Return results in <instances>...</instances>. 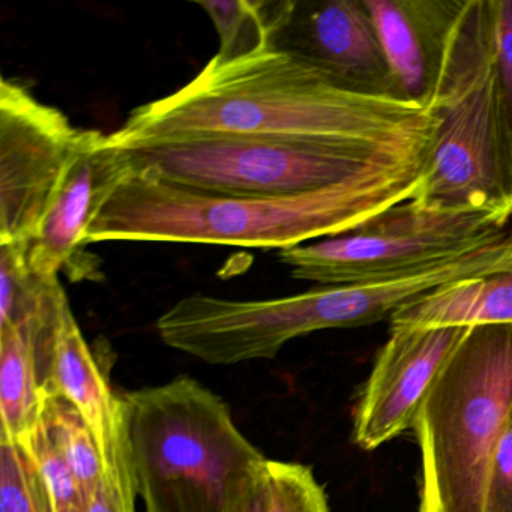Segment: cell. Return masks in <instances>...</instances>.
<instances>
[{
    "label": "cell",
    "mask_w": 512,
    "mask_h": 512,
    "mask_svg": "<svg viewBox=\"0 0 512 512\" xmlns=\"http://www.w3.org/2000/svg\"><path fill=\"white\" fill-rule=\"evenodd\" d=\"M437 124L434 110L346 91L271 49L235 61L214 56L187 85L133 110L109 139L124 148L173 137H263L412 155L430 148Z\"/></svg>",
    "instance_id": "6da1fadb"
},
{
    "label": "cell",
    "mask_w": 512,
    "mask_h": 512,
    "mask_svg": "<svg viewBox=\"0 0 512 512\" xmlns=\"http://www.w3.org/2000/svg\"><path fill=\"white\" fill-rule=\"evenodd\" d=\"M428 149L313 193L224 196L131 169L89 226L86 242H179L284 248L352 232L410 200Z\"/></svg>",
    "instance_id": "7a4b0ae2"
},
{
    "label": "cell",
    "mask_w": 512,
    "mask_h": 512,
    "mask_svg": "<svg viewBox=\"0 0 512 512\" xmlns=\"http://www.w3.org/2000/svg\"><path fill=\"white\" fill-rule=\"evenodd\" d=\"M137 496L146 512H232L266 457L214 392L179 376L121 395Z\"/></svg>",
    "instance_id": "3957f363"
},
{
    "label": "cell",
    "mask_w": 512,
    "mask_h": 512,
    "mask_svg": "<svg viewBox=\"0 0 512 512\" xmlns=\"http://www.w3.org/2000/svg\"><path fill=\"white\" fill-rule=\"evenodd\" d=\"M430 109L439 119L412 202L512 221V158L500 113L491 0H466Z\"/></svg>",
    "instance_id": "277c9868"
},
{
    "label": "cell",
    "mask_w": 512,
    "mask_h": 512,
    "mask_svg": "<svg viewBox=\"0 0 512 512\" xmlns=\"http://www.w3.org/2000/svg\"><path fill=\"white\" fill-rule=\"evenodd\" d=\"M512 418V325L469 328L415 422L419 512H484L488 473Z\"/></svg>",
    "instance_id": "5b68a950"
},
{
    "label": "cell",
    "mask_w": 512,
    "mask_h": 512,
    "mask_svg": "<svg viewBox=\"0 0 512 512\" xmlns=\"http://www.w3.org/2000/svg\"><path fill=\"white\" fill-rule=\"evenodd\" d=\"M119 149L137 172L188 190L241 197L313 193L427 151L395 155L352 146L239 136L173 137Z\"/></svg>",
    "instance_id": "8992f818"
},
{
    "label": "cell",
    "mask_w": 512,
    "mask_h": 512,
    "mask_svg": "<svg viewBox=\"0 0 512 512\" xmlns=\"http://www.w3.org/2000/svg\"><path fill=\"white\" fill-rule=\"evenodd\" d=\"M512 221L485 212L398 203L352 232L278 250L296 280L323 286L365 283L421 271L502 235Z\"/></svg>",
    "instance_id": "52a82bcc"
},
{
    "label": "cell",
    "mask_w": 512,
    "mask_h": 512,
    "mask_svg": "<svg viewBox=\"0 0 512 512\" xmlns=\"http://www.w3.org/2000/svg\"><path fill=\"white\" fill-rule=\"evenodd\" d=\"M85 130L23 85L0 82V244L37 236Z\"/></svg>",
    "instance_id": "ba28073f"
},
{
    "label": "cell",
    "mask_w": 512,
    "mask_h": 512,
    "mask_svg": "<svg viewBox=\"0 0 512 512\" xmlns=\"http://www.w3.org/2000/svg\"><path fill=\"white\" fill-rule=\"evenodd\" d=\"M469 328L391 326L359 398L353 440L365 451L415 427L437 379Z\"/></svg>",
    "instance_id": "9c48e42d"
},
{
    "label": "cell",
    "mask_w": 512,
    "mask_h": 512,
    "mask_svg": "<svg viewBox=\"0 0 512 512\" xmlns=\"http://www.w3.org/2000/svg\"><path fill=\"white\" fill-rule=\"evenodd\" d=\"M355 94L401 100L365 0L293 2L272 41Z\"/></svg>",
    "instance_id": "30bf717a"
},
{
    "label": "cell",
    "mask_w": 512,
    "mask_h": 512,
    "mask_svg": "<svg viewBox=\"0 0 512 512\" xmlns=\"http://www.w3.org/2000/svg\"><path fill=\"white\" fill-rule=\"evenodd\" d=\"M127 155L100 131L85 130L79 149L31 244L29 266L40 277L88 280L100 275L88 262L86 235L98 212L130 172Z\"/></svg>",
    "instance_id": "8fae6325"
},
{
    "label": "cell",
    "mask_w": 512,
    "mask_h": 512,
    "mask_svg": "<svg viewBox=\"0 0 512 512\" xmlns=\"http://www.w3.org/2000/svg\"><path fill=\"white\" fill-rule=\"evenodd\" d=\"M466 0H365L401 98L430 109Z\"/></svg>",
    "instance_id": "7c38bea8"
},
{
    "label": "cell",
    "mask_w": 512,
    "mask_h": 512,
    "mask_svg": "<svg viewBox=\"0 0 512 512\" xmlns=\"http://www.w3.org/2000/svg\"><path fill=\"white\" fill-rule=\"evenodd\" d=\"M44 392L62 395L82 413L100 448L103 469L127 449L121 397L113 394L71 307L59 331L52 377Z\"/></svg>",
    "instance_id": "4fadbf2b"
},
{
    "label": "cell",
    "mask_w": 512,
    "mask_h": 512,
    "mask_svg": "<svg viewBox=\"0 0 512 512\" xmlns=\"http://www.w3.org/2000/svg\"><path fill=\"white\" fill-rule=\"evenodd\" d=\"M391 325H512V266L439 287L395 311Z\"/></svg>",
    "instance_id": "5bb4252c"
},
{
    "label": "cell",
    "mask_w": 512,
    "mask_h": 512,
    "mask_svg": "<svg viewBox=\"0 0 512 512\" xmlns=\"http://www.w3.org/2000/svg\"><path fill=\"white\" fill-rule=\"evenodd\" d=\"M44 389L28 340L16 328H0V440L26 442L43 415Z\"/></svg>",
    "instance_id": "9a60e30c"
},
{
    "label": "cell",
    "mask_w": 512,
    "mask_h": 512,
    "mask_svg": "<svg viewBox=\"0 0 512 512\" xmlns=\"http://www.w3.org/2000/svg\"><path fill=\"white\" fill-rule=\"evenodd\" d=\"M208 13L220 37L217 58L235 61L272 49V41L289 17L293 2H196Z\"/></svg>",
    "instance_id": "2e32d148"
},
{
    "label": "cell",
    "mask_w": 512,
    "mask_h": 512,
    "mask_svg": "<svg viewBox=\"0 0 512 512\" xmlns=\"http://www.w3.org/2000/svg\"><path fill=\"white\" fill-rule=\"evenodd\" d=\"M41 424L55 451L91 500L103 478V458L88 422L62 395L44 392Z\"/></svg>",
    "instance_id": "e0dca14e"
},
{
    "label": "cell",
    "mask_w": 512,
    "mask_h": 512,
    "mask_svg": "<svg viewBox=\"0 0 512 512\" xmlns=\"http://www.w3.org/2000/svg\"><path fill=\"white\" fill-rule=\"evenodd\" d=\"M0 512H55L31 455L8 440H0Z\"/></svg>",
    "instance_id": "ac0fdd59"
},
{
    "label": "cell",
    "mask_w": 512,
    "mask_h": 512,
    "mask_svg": "<svg viewBox=\"0 0 512 512\" xmlns=\"http://www.w3.org/2000/svg\"><path fill=\"white\" fill-rule=\"evenodd\" d=\"M265 476L268 512H329L325 491L310 467L266 458Z\"/></svg>",
    "instance_id": "d6986e66"
},
{
    "label": "cell",
    "mask_w": 512,
    "mask_h": 512,
    "mask_svg": "<svg viewBox=\"0 0 512 512\" xmlns=\"http://www.w3.org/2000/svg\"><path fill=\"white\" fill-rule=\"evenodd\" d=\"M43 478L55 512H86L89 499L61 455L55 451L43 424L22 443Z\"/></svg>",
    "instance_id": "ffe728a7"
},
{
    "label": "cell",
    "mask_w": 512,
    "mask_h": 512,
    "mask_svg": "<svg viewBox=\"0 0 512 512\" xmlns=\"http://www.w3.org/2000/svg\"><path fill=\"white\" fill-rule=\"evenodd\" d=\"M500 113L512 158V0H491Z\"/></svg>",
    "instance_id": "44dd1931"
},
{
    "label": "cell",
    "mask_w": 512,
    "mask_h": 512,
    "mask_svg": "<svg viewBox=\"0 0 512 512\" xmlns=\"http://www.w3.org/2000/svg\"><path fill=\"white\" fill-rule=\"evenodd\" d=\"M137 491L131 475L128 448L110 466L89 500L86 512H137Z\"/></svg>",
    "instance_id": "7402d4cb"
},
{
    "label": "cell",
    "mask_w": 512,
    "mask_h": 512,
    "mask_svg": "<svg viewBox=\"0 0 512 512\" xmlns=\"http://www.w3.org/2000/svg\"><path fill=\"white\" fill-rule=\"evenodd\" d=\"M484 512H512V418L491 461Z\"/></svg>",
    "instance_id": "603a6c76"
},
{
    "label": "cell",
    "mask_w": 512,
    "mask_h": 512,
    "mask_svg": "<svg viewBox=\"0 0 512 512\" xmlns=\"http://www.w3.org/2000/svg\"><path fill=\"white\" fill-rule=\"evenodd\" d=\"M232 512H268L265 464H263L262 470L248 482L247 487L236 500Z\"/></svg>",
    "instance_id": "cb8c5ba5"
}]
</instances>
